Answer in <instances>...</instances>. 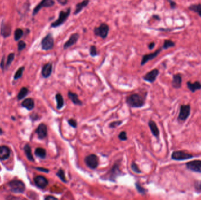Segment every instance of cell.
<instances>
[{"label":"cell","instance_id":"cell-29","mask_svg":"<svg viewBox=\"0 0 201 200\" xmlns=\"http://www.w3.org/2000/svg\"><path fill=\"white\" fill-rule=\"evenodd\" d=\"M35 154L36 156L41 159H45L47 155L46 150H45L44 149L41 147L36 149V150L35 151Z\"/></svg>","mask_w":201,"mask_h":200},{"label":"cell","instance_id":"cell-49","mask_svg":"<svg viewBox=\"0 0 201 200\" xmlns=\"http://www.w3.org/2000/svg\"><path fill=\"white\" fill-rule=\"evenodd\" d=\"M155 42H151L150 44L148 45V48H149V50H151L154 49V48L155 47Z\"/></svg>","mask_w":201,"mask_h":200},{"label":"cell","instance_id":"cell-4","mask_svg":"<svg viewBox=\"0 0 201 200\" xmlns=\"http://www.w3.org/2000/svg\"><path fill=\"white\" fill-rule=\"evenodd\" d=\"M41 47L44 50H49L53 49L54 46V39L52 33H48L41 41Z\"/></svg>","mask_w":201,"mask_h":200},{"label":"cell","instance_id":"cell-22","mask_svg":"<svg viewBox=\"0 0 201 200\" xmlns=\"http://www.w3.org/2000/svg\"><path fill=\"white\" fill-rule=\"evenodd\" d=\"M148 125L151 130V133L156 138L158 139L159 136V130L156 125V123L153 120H150L148 122Z\"/></svg>","mask_w":201,"mask_h":200},{"label":"cell","instance_id":"cell-47","mask_svg":"<svg viewBox=\"0 0 201 200\" xmlns=\"http://www.w3.org/2000/svg\"><path fill=\"white\" fill-rule=\"evenodd\" d=\"M45 200H57L58 198H56L54 196H51V195H48L47 197H46L45 198Z\"/></svg>","mask_w":201,"mask_h":200},{"label":"cell","instance_id":"cell-31","mask_svg":"<svg viewBox=\"0 0 201 200\" xmlns=\"http://www.w3.org/2000/svg\"><path fill=\"white\" fill-rule=\"evenodd\" d=\"M56 176L61 179L62 182L66 183H67V180L65 177V172L62 169H60L58 172H56Z\"/></svg>","mask_w":201,"mask_h":200},{"label":"cell","instance_id":"cell-18","mask_svg":"<svg viewBox=\"0 0 201 200\" xmlns=\"http://www.w3.org/2000/svg\"><path fill=\"white\" fill-rule=\"evenodd\" d=\"M182 82V78L179 73L173 75L172 80V86L173 88L179 89L181 87Z\"/></svg>","mask_w":201,"mask_h":200},{"label":"cell","instance_id":"cell-3","mask_svg":"<svg viewBox=\"0 0 201 200\" xmlns=\"http://www.w3.org/2000/svg\"><path fill=\"white\" fill-rule=\"evenodd\" d=\"M109 31V27L106 23H102L98 27H95L94 33L96 36L100 37L102 39H106Z\"/></svg>","mask_w":201,"mask_h":200},{"label":"cell","instance_id":"cell-7","mask_svg":"<svg viewBox=\"0 0 201 200\" xmlns=\"http://www.w3.org/2000/svg\"><path fill=\"white\" fill-rule=\"evenodd\" d=\"M11 191L14 193H22L25 190V185L20 180H12L9 183Z\"/></svg>","mask_w":201,"mask_h":200},{"label":"cell","instance_id":"cell-10","mask_svg":"<svg viewBox=\"0 0 201 200\" xmlns=\"http://www.w3.org/2000/svg\"><path fill=\"white\" fill-rule=\"evenodd\" d=\"M186 167L190 171L201 173V160H195L186 163Z\"/></svg>","mask_w":201,"mask_h":200},{"label":"cell","instance_id":"cell-15","mask_svg":"<svg viewBox=\"0 0 201 200\" xmlns=\"http://www.w3.org/2000/svg\"><path fill=\"white\" fill-rule=\"evenodd\" d=\"M11 33V26L3 21L1 25V34L4 38H7L10 36Z\"/></svg>","mask_w":201,"mask_h":200},{"label":"cell","instance_id":"cell-19","mask_svg":"<svg viewBox=\"0 0 201 200\" xmlns=\"http://www.w3.org/2000/svg\"><path fill=\"white\" fill-rule=\"evenodd\" d=\"M52 71V65L49 62L45 64L42 69V75L44 78H48L50 76Z\"/></svg>","mask_w":201,"mask_h":200},{"label":"cell","instance_id":"cell-51","mask_svg":"<svg viewBox=\"0 0 201 200\" xmlns=\"http://www.w3.org/2000/svg\"><path fill=\"white\" fill-rule=\"evenodd\" d=\"M2 134V130L0 128V135Z\"/></svg>","mask_w":201,"mask_h":200},{"label":"cell","instance_id":"cell-6","mask_svg":"<svg viewBox=\"0 0 201 200\" xmlns=\"http://www.w3.org/2000/svg\"><path fill=\"white\" fill-rule=\"evenodd\" d=\"M190 105H182L180 106L178 120L185 122L190 116Z\"/></svg>","mask_w":201,"mask_h":200},{"label":"cell","instance_id":"cell-21","mask_svg":"<svg viewBox=\"0 0 201 200\" xmlns=\"http://www.w3.org/2000/svg\"><path fill=\"white\" fill-rule=\"evenodd\" d=\"M10 155V151L6 146H0V160H4L7 159Z\"/></svg>","mask_w":201,"mask_h":200},{"label":"cell","instance_id":"cell-44","mask_svg":"<svg viewBox=\"0 0 201 200\" xmlns=\"http://www.w3.org/2000/svg\"><path fill=\"white\" fill-rule=\"evenodd\" d=\"M171 9H175L176 7V4L173 0H168Z\"/></svg>","mask_w":201,"mask_h":200},{"label":"cell","instance_id":"cell-50","mask_svg":"<svg viewBox=\"0 0 201 200\" xmlns=\"http://www.w3.org/2000/svg\"><path fill=\"white\" fill-rule=\"evenodd\" d=\"M153 18H155V19L158 20H160V17H159L158 15H153Z\"/></svg>","mask_w":201,"mask_h":200},{"label":"cell","instance_id":"cell-9","mask_svg":"<svg viewBox=\"0 0 201 200\" xmlns=\"http://www.w3.org/2000/svg\"><path fill=\"white\" fill-rule=\"evenodd\" d=\"M54 5H55V1L54 0H42L34 9L33 15L34 16H35L36 14H37L38 13V12L42 8L51 7Z\"/></svg>","mask_w":201,"mask_h":200},{"label":"cell","instance_id":"cell-5","mask_svg":"<svg viewBox=\"0 0 201 200\" xmlns=\"http://www.w3.org/2000/svg\"><path fill=\"white\" fill-rule=\"evenodd\" d=\"M193 157L192 154L184 151H175L171 154V159L175 161H184Z\"/></svg>","mask_w":201,"mask_h":200},{"label":"cell","instance_id":"cell-2","mask_svg":"<svg viewBox=\"0 0 201 200\" xmlns=\"http://www.w3.org/2000/svg\"><path fill=\"white\" fill-rule=\"evenodd\" d=\"M71 14V8H68L65 11L62 10L60 12L58 19L54 22H52L51 27L52 28H57L63 25L67 21Z\"/></svg>","mask_w":201,"mask_h":200},{"label":"cell","instance_id":"cell-26","mask_svg":"<svg viewBox=\"0 0 201 200\" xmlns=\"http://www.w3.org/2000/svg\"><path fill=\"white\" fill-rule=\"evenodd\" d=\"M56 108L58 109H61L64 105V98L60 93H57L56 96Z\"/></svg>","mask_w":201,"mask_h":200},{"label":"cell","instance_id":"cell-34","mask_svg":"<svg viewBox=\"0 0 201 200\" xmlns=\"http://www.w3.org/2000/svg\"><path fill=\"white\" fill-rule=\"evenodd\" d=\"M89 54L92 57H95L98 55L97 48L95 45H91L89 48Z\"/></svg>","mask_w":201,"mask_h":200},{"label":"cell","instance_id":"cell-24","mask_svg":"<svg viewBox=\"0 0 201 200\" xmlns=\"http://www.w3.org/2000/svg\"><path fill=\"white\" fill-rule=\"evenodd\" d=\"M68 96L69 99L72 101V102L74 105L79 106L83 105L82 101L79 99L78 96L76 93H74L73 92L69 91L68 93Z\"/></svg>","mask_w":201,"mask_h":200},{"label":"cell","instance_id":"cell-11","mask_svg":"<svg viewBox=\"0 0 201 200\" xmlns=\"http://www.w3.org/2000/svg\"><path fill=\"white\" fill-rule=\"evenodd\" d=\"M162 50V48H159V49H158V50H155L153 53L145 54L144 55L142 56V60H141V66H144L148 62L151 61V60L154 59V58H155L161 53Z\"/></svg>","mask_w":201,"mask_h":200},{"label":"cell","instance_id":"cell-14","mask_svg":"<svg viewBox=\"0 0 201 200\" xmlns=\"http://www.w3.org/2000/svg\"><path fill=\"white\" fill-rule=\"evenodd\" d=\"M34 183L39 189H45L48 184V181L47 178L42 176H38L34 178Z\"/></svg>","mask_w":201,"mask_h":200},{"label":"cell","instance_id":"cell-12","mask_svg":"<svg viewBox=\"0 0 201 200\" xmlns=\"http://www.w3.org/2000/svg\"><path fill=\"white\" fill-rule=\"evenodd\" d=\"M159 73V71L158 69H154L149 72L145 74L143 76V79L150 83H154L156 80Z\"/></svg>","mask_w":201,"mask_h":200},{"label":"cell","instance_id":"cell-40","mask_svg":"<svg viewBox=\"0 0 201 200\" xmlns=\"http://www.w3.org/2000/svg\"><path fill=\"white\" fill-rule=\"evenodd\" d=\"M25 47H26V44L23 41H20L18 42V50L19 52H20V51L23 50L24 49H25Z\"/></svg>","mask_w":201,"mask_h":200},{"label":"cell","instance_id":"cell-42","mask_svg":"<svg viewBox=\"0 0 201 200\" xmlns=\"http://www.w3.org/2000/svg\"><path fill=\"white\" fill-rule=\"evenodd\" d=\"M123 122L120 121V120H117V121H115L109 124V127L111 128H117L118 126H120L122 124Z\"/></svg>","mask_w":201,"mask_h":200},{"label":"cell","instance_id":"cell-23","mask_svg":"<svg viewBox=\"0 0 201 200\" xmlns=\"http://www.w3.org/2000/svg\"><path fill=\"white\" fill-rule=\"evenodd\" d=\"M186 85L188 88L192 93L195 92L196 90H201V83L199 81H196L194 83H191L190 82H187Z\"/></svg>","mask_w":201,"mask_h":200},{"label":"cell","instance_id":"cell-46","mask_svg":"<svg viewBox=\"0 0 201 200\" xmlns=\"http://www.w3.org/2000/svg\"><path fill=\"white\" fill-rule=\"evenodd\" d=\"M4 62H5V56H3L2 58L1 62V63H0V67H1L2 69H4L5 68Z\"/></svg>","mask_w":201,"mask_h":200},{"label":"cell","instance_id":"cell-20","mask_svg":"<svg viewBox=\"0 0 201 200\" xmlns=\"http://www.w3.org/2000/svg\"><path fill=\"white\" fill-rule=\"evenodd\" d=\"M89 3V0H83L82 2L77 4L75 6V10L74 12V14L75 15H78L79 13H80L81 11L83 10L84 8L88 6Z\"/></svg>","mask_w":201,"mask_h":200},{"label":"cell","instance_id":"cell-17","mask_svg":"<svg viewBox=\"0 0 201 200\" xmlns=\"http://www.w3.org/2000/svg\"><path fill=\"white\" fill-rule=\"evenodd\" d=\"M36 133L38 134V138L44 139L47 136V128L44 123L40 124L36 130Z\"/></svg>","mask_w":201,"mask_h":200},{"label":"cell","instance_id":"cell-1","mask_svg":"<svg viewBox=\"0 0 201 200\" xmlns=\"http://www.w3.org/2000/svg\"><path fill=\"white\" fill-rule=\"evenodd\" d=\"M127 103L132 107H141L145 104L144 98L138 94H132L127 98Z\"/></svg>","mask_w":201,"mask_h":200},{"label":"cell","instance_id":"cell-36","mask_svg":"<svg viewBox=\"0 0 201 200\" xmlns=\"http://www.w3.org/2000/svg\"><path fill=\"white\" fill-rule=\"evenodd\" d=\"M131 169L135 173H137V174H141V171L140 170L139 167L138 166V165L135 163V162H132L131 163Z\"/></svg>","mask_w":201,"mask_h":200},{"label":"cell","instance_id":"cell-35","mask_svg":"<svg viewBox=\"0 0 201 200\" xmlns=\"http://www.w3.org/2000/svg\"><path fill=\"white\" fill-rule=\"evenodd\" d=\"M14 56H15L14 53H11L10 54H9V55L8 56L7 63H6V67H8L10 66L11 63L12 62L13 60L14 59Z\"/></svg>","mask_w":201,"mask_h":200},{"label":"cell","instance_id":"cell-25","mask_svg":"<svg viewBox=\"0 0 201 200\" xmlns=\"http://www.w3.org/2000/svg\"><path fill=\"white\" fill-rule=\"evenodd\" d=\"M22 106L28 110H32L34 107V102L33 99L28 98L24 100L22 103Z\"/></svg>","mask_w":201,"mask_h":200},{"label":"cell","instance_id":"cell-32","mask_svg":"<svg viewBox=\"0 0 201 200\" xmlns=\"http://www.w3.org/2000/svg\"><path fill=\"white\" fill-rule=\"evenodd\" d=\"M28 90L27 88H22V89H21L19 94L18 95V99L19 100H21L23 99L26 95H27L28 93Z\"/></svg>","mask_w":201,"mask_h":200},{"label":"cell","instance_id":"cell-33","mask_svg":"<svg viewBox=\"0 0 201 200\" xmlns=\"http://www.w3.org/2000/svg\"><path fill=\"white\" fill-rule=\"evenodd\" d=\"M23 35V31L21 29H17L14 33V39L16 41H18Z\"/></svg>","mask_w":201,"mask_h":200},{"label":"cell","instance_id":"cell-48","mask_svg":"<svg viewBox=\"0 0 201 200\" xmlns=\"http://www.w3.org/2000/svg\"><path fill=\"white\" fill-rule=\"evenodd\" d=\"M35 169L39 170V171H41V172H49V170L48 169H46V168H41V167H38V168H35Z\"/></svg>","mask_w":201,"mask_h":200},{"label":"cell","instance_id":"cell-41","mask_svg":"<svg viewBox=\"0 0 201 200\" xmlns=\"http://www.w3.org/2000/svg\"><path fill=\"white\" fill-rule=\"evenodd\" d=\"M118 138L121 140V141H125L127 140V133L124 131L121 132L118 135Z\"/></svg>","mask_w":201,"mask_h":200},{"label":"cell","instance_id":"cell-8","mask_svg":"<svg viewBox=\"0 0 201 200\" xmlns=\"http://www.w3.org/2000/svg\"><path fill=\"white\" fill-rule=\"evenodd\" d=\"M84 161L87 167H89V168L92 170H94L95 168H96L99 163L98 157L94 154H89L88 156H87L85 158Z\"/></svg>","mask_w":201,"mask_h":200},{"label":"cell","instance_id":"cell-38","mask_svg":"<svg viewBox=\"0 0 201 200\" xmlns=\"http://www.w3.org/2000/svg\"><path fill=\"white\" fill-rule=\"evenodd\" d=\"M135 186H136V189H137L138 192H139L140 194H145L146 193V189L142 187L139 183H135Z\"/></svg>","mask_w":201,"mask_h":200},{"label":"cell","instance_id":"cell-37","mask_svg":"<svg viewBox=\"0 0 201 200\" xmlns=\"http://www.w3.org/2000/svg\"><path fill=\"white\" fill-rule=\"evenodd\" d=\"M24 70V67H21L17 70V72L14 75V79H18L22 76V73Z\"/></svg>","mask_w":201,"mask_h":200},{"label":"cell","instance_id":"cell-43","mask_svg":"<svg viewBox=\"0 0 201 200\" xmlns=\"http://www.w3.org/2000/svg\"><path fill=\"white\" fill-rule=\"evenodd\" d=\"M68 124L74 128H76L77 127V122L75 119H70L68 120Z\"/></svg>","mask_w":201,"mask_h":200},{"label":"cell","instance_id":"cell-45","mask_svg":"<svg viewBox=\"0 0 201 200\" xmlns=\"http://www.w3.org/2000/svg\"><path fill=\"white\" fill-rule=\"evenodd\" d=\"M56 1L61 6H65L68 3V0H56Z\"/></svg>","mask_w":201,"mask_h":200},{"label":"cell","instance_id":"cell-16","mask_svg":"<svg viewBox=\"0 0 201 200\" xmlns=\"http://www.w3.org/2000/svg\"><path fill=\"white\" fill-rule=\"evenodd\" d=\"M119 164L118 163H116L114 164L111 170L109 171V180L112 181H115L116 178L119 175L120 170H119Z\"/></svg>","mask_w":201,"mask_h":200},{"label":"cell","instance_id":"cell-30","mask_svg":"<svg viewBox=\"0 0 201 200\" xmlns=\"http://www.w3.org/2000/svg\"><path fill=\"white\" fill-rule=\"evenodd\" d=\"M175 44L172 41H171L170 39H166L164 41L162 48L163 50H167L168 48L175 46Z\"/></svg>","mask_w":201,"mask_h":200},{"label":"cell","instance_id":"cell-39","mask_svg":"<svg viewBox=\"0 0 201 200\" xmlns=\"http://www.w3.org/2000/svg\"><path fill=\"white\" fill-rule=\"evenodd\" d=\"M194 189L197 193H201V180L196 181L194 183Z\"/></svg>","mask_w":201,"mask_h":200},{"label":"cell","instance_id":"cell-27","mask_svg":"<svg viewBox=\"0 0 201 200\" xmlns=\"http://www.w3.org/2000/svg\"><path fill=\"white\" fill-rule=\"evenodd\" d=\"M24 150L26 156H27L28 160L31 161H34L33 156L32 153H31V149L30 146L29 145H25L24 148Z\"/></svg>","mask_w":201,"mask_h":200},{"label":"cell","instance_id":"cell-28","mask_svg":"<svg viewBox=\"0 0 201 200\" xmlns=\"http://www.w3.org/2000/svg\"><path fill=\"white\" fill-rule=\"evenodd\" d=\"M188 9L190 11H194L197 13L199 17H201V4H192L188 7Z\"/></svg>","mask_w":201,"mask_h":200},{"label":"cell","instance_id":"cell-13","mask_svg":"<svg viewBox=\"0 0 201 200\" xmlns=\"http://www.w3.org/2000/svg\"><path fill=\"white\" fill-rule=\"evenodd\" d=\"M79 38V35L78 33H73L69 38V39L67 40V41L64 43L63 45V49L64 50H67L71 47L73 45L75 44L78 39Z\"/></svg>","mask_w":201,"mask_h":200}]
</instances>
